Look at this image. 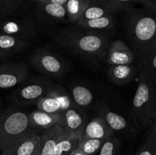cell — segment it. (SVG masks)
I'll return each mask as SVG.
<instances>
[{
	"mask_svg": "<svg viewBox=\"0 0 156 155\" xmlns=\"http://www.w3.org/2000/svg\"><path fill=\"white\" fill-rule=\"evenodd\" d=\"M126 16L124 28L139 63L156 51V14L146 10H132Z\"/></svg>",
	"mask_w": 156,
	"mask_h": 155,
	"instance_id": "1",
	"label": "cell"
},
{
	"mask_svg": "<svg viewBox=\"0 0 156 155\" xmlns=\"http://www.w3.org/2000/svg\"><path fill=\"white\" fill-rule=\"evenodd\" d=\"M56 43L63 48L90 62H98L106 59L111 44L109 37L79 27H67L59 32Z\"/></svg>",
	"mask_w": 156,
	"mask_h": 155,
	"instance_id": "2",
	"label": "cell"
},
{
	"mask_svg": "<svg viewBox=\"0 0 156 155\" xmlns=\"http://www.w3.org/2000/svg\"><path fill=\"white\" fill-rule=\"evenodd\" d=\"M135 127L149 128L156 120V91L143 67L139 65V83L131 107Z\"/></svg>",
	"mask_w": 156,
	"mask_h": 155,
	"instance_id": "3",
	"label": "cell"
},
{
	"mask_svg": "<svg viewBox=\"0 0 156 155\" xmlns=\"http://www.w3.org/2000/svg\"><path fill=\"white\" fill-rule=\"evenodd\" d=\"M33 129L30 125V113L20 109H0V139L2 150L25 137Z\"/></svg>",
	"mask_w": 156,
	"mask_h": 155,
	"instance_id": "4",
	"label": "cell"
},
{
	"mask_svg": "<svg viewBox=\"0 0 156 155\" xmlns=\"http://www.w3.org/2000/svg\"><path fill=\"white\" fill-rule=\"evenodd\" d=\"M55 84L47 78H32L26 80L12 93L11 100L19 106L35 104L46 95Z\"/></svg>",
	"mask_w": 156,
	"mask_h": 155,
	"instance_id": "5",
	"label": "cell"
},
{
	"mask_svg": "<svg viewBox=\"0 0 156 155\" xmlns=\"http://www.w3.org/2000/svg\"><path fill=\"white\" fill-rule=\"evenodd\" d=\"M30 64L40 72L50 77H61L66 70V64L59 55L44 49H39L33 53Z\"/></svg>",
	"mask_w": 156,
	"mask_h": 155,
	"instance_id": "6",
	"label": "cell"
},
{
	"mask_svg": "<svg viewBox=\"0 0 156 155\" xmlns=\"http://www.w3.org/2000/svg\"><path fill=\"white\" fill-rule=\"evenodd\" d=\"M74 105L71 95L64 88L55 85L37 103V107L43 112L62 115Z\"/></svg>",
	"mask_w": 156,
	"mask_h": 155,
	"instance_id": "7",
	"label": "cell"
},
{
	"mask_svg": "<svg viewBox=\"0 0 156 155\" xmlns=\"http://www.w3.org/2000/svg\"><path fill=\"white\" fill-rule=\"evenodd\" d=\"M29 68L24 62L0 64V88L9 89L21 84L27 80Z\"/></svg>",
	"mask_w": 156,
	"mask_h": 155,
	"instance_id": "8",
	"label": "cell"
},
{
	"mask_svg": "<svg viewBox=\"0 0 156 155\" xmlns=\"http://www.w3.org/2000/svg\"><path fill=\"white\" fill-rule=\"evenodd\" d=\"M36 32V27L30 18H6L0 22V33L12 35L28 42L35 37Z\"/></svg>",
	"mask_w": 156,
	"mask_h": 155,
	"instance_id": "9",
	"label": "cell"
},
{
	"mask_svg": "<svg viewBox=\"0 0 156 155\" xmlns=\"http://www.w3.org/2000/svg\"><path fill=\"white\" fill-rule=\"evenodd\" d=\"M136 56L130 48L120 40H116L110 44L106 56L108 65H129L135 61Z\"/></svg>",
	"mask_w": 156,
	"mask_h": 155,
	"instance_id": "10",
	"label": "cell"
},
{
	"mask_svg": "<svg viewBox=\"0 0 156 155\" xmlns=\"http://www.w3.org/2000/svg\"><path fill=\"white\" fill-rule=\"evenodd\" d=\"M87 122V115L85 111L74 105L62 114L61 127L66 132L82 137Z\"/></svg>",
	"mask_w": 156,
	"mask_h": 155,
	"instance_id": "11",
	"label": "cell"
},
{
	"mask_svg": "<svg viewBox=\"0 0 156 155\" xmlns=\"http://www.w3.org/2000/svg\"><path fill=\"white\" fill-rule=\"evenodd\" d=\"M43 131L33 130L25 137L2 151L0 155H33Z\"/></svg>",
	"mask_w": 156,
	"mask_h": 155,
	"instance_id": "12",
	"label": "cell"
},
{
	"mask_svg": "<svg viewBox=\"0 0 156 155\" xmlns=\"http://www.w3.org/2000/svg\"><path fill=\"white\" fill-rule=\"evenodd\" d=\"M65 132L63 128L59 126L43 131L41 139L33 155H54L56 144Z\"/></svg>",
	"mask_w": 156,
	"mask_h": 155,
	"instance_id": "13",
	"label": "cell"
},
{
	"mask_svg": "<svg viewBox=\"0 0 156 155\" xmlns=\"http://www.w3.org/2000/svg\"><path fill=\"white\" fill-rule=\"evenodd\" d=\"M108 124L114 132H135L136 130L127 119L120 114L114 112L108 106H101L98 109V115Z\"/></svg>",
	"mask_w": 156,
	"mask_h": 155,
	"instance_id": "14",
	"label": "cell"
},
{
	"mask_svg": "<svg viewBox=\"0 0 156 155\" xmlns=\"http://www.w3.org/2000/svg\"><path fill=\"white\" fill-rule=\"evenodd\" d=\"M30 43L12 35L0 33V59H5L24 51Z\"/></svg>",
	"mask_w": 156,
	"mask_h": 155,
	"instance_id": "15",
	"label": "cell"
},
{
	"mask_svg": "<svg viewBox=\"0 0 156 155\" xmlns=\"http://www.w3.org/2000/svg\"><path fill=\"white\" fill-rule=\"evenodd\" d=\"M116 24L114 14L90 20H79L76 22L78 27L85 30L108 36V32L114 30Z\"/></svg>",
	"mask_w": 156,
	"mask_h": 155,
	"instance_id": "16",
	"label": "cell"
},
{
	"mask_svg": "<svg viewBox=\"0 0 156 155\" xmlns=\"http://www.w3.org/2000/svg\"><path fill=\"white\" fill-rule=\"evenodd\" d=\"M62 115L52 114L41 110L33 111L30 113V125L33 129L45 131L55 126H61Z\"/></svg>",
	"mask_w": 156,
	"mask_h": 155,
	"instance_id": "17",
	"label": "cell"
},
{
	"mask_svg": "<svg viewBox=\"0 0 156 155\" xmlns=\"http://www.w3.org/2000/svg\"><path fill=\"white\" fill-rule=\"evenodd\" d=\"M114 135L105 120L99 115L87 122L82 138H94L107 140Z\"/></svg>",
	"mask_w": 156,
	"mask_h": 155,
	"instance_id": "18",
	"label": "cell"
},
{
	"mask_svg": "<svg viewBox=\"0 0 156 155\" xmlns=\"http://www.w3.org/2000/svg\"><path fill=\"white\" fill-rule=\"evenodd\" d=\"M139 72L133 64L111 65L108 70V78L117 85H125L132 81Z\"/></svg>",
	"mask_w": 156,
	"mask_h": 155,
	"instance_id": "19",
	"label": "cell"
},
{
	"mask_svg": "<svg viewBox=\"0 0 156 155\" xmlns=\"http://www.w3.org/2000/svg\"><path fill=\"white\" fill-rule=\"evenodd\" d=\"M70 91L74 104L82 110L89 109L94 103V96L92 91L85 85H73Z\"/></svg>",
	"mask_w": 156,
	"mask_h": 155,
	"instance_id": "20",
	"label": "cell"
},
{
	"mask_svg": "<svg viewBox=\"0 0 156 155\" xmlns=\"http://www.w3.org/2000/svg\"><path fill=\"white\" fill-rule=\"evenodd\" d=\"M82 137L65 132L59 138L54 150V155H70L79 145Z\"/></svg>",
	"mask_w": 156,
	"mask_h": 155,
	"instance_id": "21",
	"label": "cell"
},
{
	"mask_svg": "<svg viewBox=\"0 0 156 155\" xmlns=\"http://www.w3.org/2000/svg\"><path fill=\"white\" fill-rule=\"evenodd\" d=\"M39 5L40 13L44 19L52 21H60L67 17L65 5L47 2H39Z\"/></svg>",
	"mask_w": 156,
	"mask_h": 155,
	"instance_id": "22",
	"label": "cell"
},
{
	"mask_svg": "<svg viewBox=\"0 0 156 155\" xmlns=\"http://www.w3.org/2000/svg\"><path fill=\"white\" fill-rule=\"evenodd\" d=\"M115 13L116 12L112 8L110 7L103 0H101L100 2L90 3L79 20L94 19Z\"/></svg>",
	"mask_w": 156,
	"mask_h": 155,
	"instance_id": "23",
	"label": "cell"
},
{
	"mask_svg": "<svg viewBox=\"0 0 156 155\" xmlns=\"http://www.w3.org/2000/svg\"><path fill=\"white\" fill-rule=\"evenodd\" d=\"M90 3L91 0H68L65 8L69 21L72 23L77 22Z\"/></svg>",
	"mask_w": 156,
	"mask_h": 155,
	"instance_id": "24",
	"label": "cell"
},
{
	"mask_svg": "<svg viewBox=\"0 0 156 155\" xmlns=\"http://www.w3.org/2000/svg\"><path fill=\"white\" fill-rule=\"evenodd\" d=\"M105 141L94 138H82L78 147L85 155H94L100 151Z\"/></svg>",
	"mask_w": 156,
	"mask_h": 155,
	"instance_id": "25",
	"label": "cell"
},
{
	"mask_svg": "<svg viewBox=\"0 0 156 155\" xmlns=\"http://www.w3.org/2000/svg\"><path fill=\"white\" fill-rule=\"evenodd\" d=\"M139 65L143 67L156 91V51L152 53L144 62L139 63Z\"/></svg>",
	"mask_w": 156,
	"mask_h": 155,
	"instance_id": "26",
	"label": "cell"
},
{
	"mask_svg": "<svg viewBox=\"0 0 156 155\" xmlns=\"http://www.w3.org/2000/svg\"><path fill=\"white\" fill-rule=\"evenodd\" d=\"M121 144L118 138L113 135L105 141L98 155H120Z\"/></svg>",
	"mask_w": 156,
	"mask_h": 155,
	"instance_id": "27",
	"label": "cell"
},
{
	"mask_svg": "<svg viewBox=\"0 0 156 155\" xmlns=\"http://www.w3.org/2000/svg\"><path fill=\"white\" fill-rule=\"evenodd\" d=\"M116 12L122 10H129L133 4L140 2V0H103Z\"/></svg>",
	"mask_w": 156,
	"mask_h": 155,
	"instance_id": "28",
	"label": "cell"
},
{
	"mask_svg": "<svg viewBox=\"0 0 156 155\" xmlns=\"http://www.w3.org/2000/svg\"><path fill=\"white\" fill-rule=\"evenodd\" d=\"M17 9L15 0H0V18H5Z\"/></svg>",
	"mask_w": 156,
	"mask_h": 155,
	"instance_id": "29",
	"label": "cell"
},
{
	"mask_svg": "<svg viewBox=\"0 0 156 155\" xmlns=\"http://www.w3.org/2000/svg\"><path fill=\"white\" fill-rule=\"evenodd\" d=\"M140 3L143 5L148 11L156 14V0H140Z\"/></svg>",
	"mask_w": 156,
	"mask_h": 155,
	"instance_id": "30",
	"label": "cell"
},
{
	"mask_svg": "<svg viewBox=\"0 0 156 155\" xmlns=\"http://www.w3.org/2000/svg\"><path fill=\"white\" fill-rule=\"evenodd\" d=\"M39 2H47V3H54V4H59L65 5L66 3L68 0H37Z\"/></svg>",
	"mask_w": 156,
	"mask_h": 155,
	"instance_id": "31",
	"label": "cell"
},
{
	"mask_svg": "<svg viewBox=\"0 0 156 155\" xmlns=\"http://www.w3.org/2000/svg\"><path fill=\"white\" fill-rule=\"evenodd\" d=\"M70 155H85L79 149V147L76 149L73 152H72V153H70Z\"/></svg>",
	"mask_w": 156,
	"mask_h": 155,
	"instance_id": "32",
	"label": "cell"
},
{
	"mask_svg": "<svg viewBox=\"0 0 156 155\" xmlns=\"http://www.w3.org/2000/svg\"><path fill=\"white\" fill-rule=\"evenodd\" d=\"M2 151V143H1V139H0V153Z\"/></svg>",
	"mask_w": 156,
	"mask_h": 155,
	"instance_id": "33",
	"label": "cell"
},
{
	"mask_svg": "<svg viewBox=\"0 0 156 155\" xmlns=\"http://www.w3.org/2000/svg\"><path fill=\"white\" fill-rule=\"evenodd\" d=\"M1 104H2V103H1V100H0V106H1Z\"/></svg>",
	"mask_w": 156,
	"mask_h": 155,
	"instance_id": "34",
	"label": "cell"
}]
</instances>
